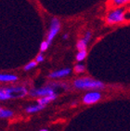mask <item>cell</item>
I'll return each instance as SVG.
<instances>
[{
  "label": "cell",
  "instance_id": "14",
  "mask_svg": "<svg viewBox=\"0 0 130 131\" xmlns=\"http://www.w3.org/2000/svg\"><path fill=\"white\" fill-rule=\"evenodd\" d=\"M86 57V50H81L77 53L76 55V61H84Z\"/></svg>",
  "mask_w": 130,
  "mask_h": 131
},
{
  "label": "cell",
  "instance_id": "20",
  "mask_svg": "<svg viewBox=\"0 0 130 131\" xmlns=\"http://www.w3.org/2000/svg\"><path fill=\"white\" fill-rule=\"evenodd\" d=\"M68 37H69V35H68V34H65V35H63V38H64V39H67Z\"/></svg>",
  "mask_w": 130,
  "mask_h": 131
},
{
  "label": "cell",
  "instance_id": "18",
  "mask_svg": "<svg viewBox=\"0 0 130 131\" xmlns=\"http://www.w3.org/2000/svg\"><path fill=\"white\" fill-rule=\"evenodd\" d=\"M35 61H37V62H42V61H44V56H43L42 53H40V54H38V55L36 56V59H35Z\"/></svg>",
  "mask_w": 130,
  "mask_h": 131
},
{
  "label": "cell",
  "instance_id": "16",
  "mask_svg": "<svg viewBox=\"0 0 130 131\" xmlns=\"http://www.w3.org/2000/svg\"><path fill=\"white\" fill-rule=\"evenodd\" d=\"M36 64H37V61H30V62L28 63L27 65L24 66V71H30L31 69L35 68V66H36Z\"/></svg>",
  "mask_w": 130,
  "mask_h": 131
},
{
  "label": "cell",
  "instance_id": "5",
  "mask_svg": "<svg viewBox=\"0 0 130 131\" xmlns=\"http://www.w3.org/2000/svg\"><path fill=\"white\" fill-rule=\"evenodd\" d=\"M60 20H58V19H56V18H53L52 20H51V23H50V28H49V32L48 34V37H47V41L49 44H51L54 37L60 32Z\"/></svg>",
  "mask_w": 130,
  "mask_h": 131
},
{
  "label": "cell",
  "instance_id": "13",
  "mask_svg": "<svg viewBox=\"0 0 130 131\" xmlns=\"http://www.w3.org/2000/svg\"><path fill=\"white\" fill-rule=\"evenodd\" d=\"M88 42H86V41L83 38V39H81V40L78 41V43L76 44V48H77V49L79 51L81 50H85V48H86V45H88Z\"/></svg>",
  "mask_w": 130,
  "mask_h": 131
},
{
  "label": "cell",
  "instance_id": "15",
  "mask_svg": "<svg viewBox=\"0 0 130 131\" xmlns=\"http://www.w3.org/2000/svg\"><path fill=\"white\" fill-rule=\"evenodd\" d=\"M85 70V65H83V64H76V65L74 66V72L75 73H83L84 71Z\"/></svg>",
  "mask_w": 130,
  "mask_h": 131
},
{
  "label": "cell",
  "instance_id": "17",
  "mask_svg": "<svg viewBox=\"0 0 130 131\" xmlns=\"http://www.w3.org/2000/svg\"><path fill=\"white\" fill-rule=\"evenodd\" d=\"M50 44L48 43V41L46 40V41H43L42 43H41L40 45V50L42 51V52H44V51H46L47 49L48 48V47H49Z\"/></svg>",
  "mask_w": 130,
  "mask_h": 131
},
{
  "label": "cell",
  "instance_id": "4",
  "mask_svg": "<svg viewBox=\"0 0 130 131\" xmlns=\"http://www.w3.org/2000/svg\"><path fill=\"white\" fill-rule=\"evenodd\" d=\"M59 86H60V84H52V85H49V86H44V88H37V89H32L29 92V94L32 97H39V98L48 96V95H53V94H56L55 88Z\"/></svg>",
  "mask_w": 130,
  "mask_h": 131
},
{
  "label": "cell",
  "instance_id": "6",
  "mask_svg": "<svg viewBox=\"0 0 130 131\" xmlns=\"http://www.w3.org/2000/svg\"><path fill=\"white\" fill-rule=\"evenodd\" d=\"M101 99V94L97 91L88 92L83 98V102L85 104H94Z\"/></svg>",
  "mask_w": 130,
  "mask_h": 131
},
{
  "label": "cell",
  "instance_id": "11",
  "mask_svg": "<svg viewBox=\"0 0 130 131\" xmlns=\"http://www.w3.org/2000/svg\"><path fill=\"white\" fill-rule=\"evenodd\" d=\"M130 3V0H110V5L114 8H121Z\"/></svg>",
  "mask_w": 130,
  "mask_h": 131
},
{
  "label": "cell",
  "instance_id": "19",
  "mask_svg": "<svg viewBox=\"0 0 130 131\" xmlns=\"http://www.w3.org/2000/svg\"><path fill=\"white\" fill-rule=\"evenodd\" d=\"M90 38H91V33H90V32H86L85 36H84V39H85L86 42H88V41L90 40Z\"/></svg>",
  "mask_w": 130,
  "mask_h": 131
},
{
  "label": "cell",
  "instance_id": "1",
  "mask_svg": "<svg viewBox=\"0 0 130 131\" xmlns=\"http://www.w3.org/2000/svg\"><path fill=\"white\" fill-rule=\"evenodd\" d=\"M27 89L23 86H11L5 88L0 90V100L7 101L9 99H19L23 98L27 95Z\"/></svg>",
  "mask_w": 130,
  "mask_h": 131
},
{
  "label": "cell",
  "instance_id": "12",
  "mask_svg": "<svg viewBox=\"0 0 130 131\" xmlns=\"http://www.w3.org/2000/svg\"><path fill=\"white\" fill-rule=\"evenodd\" d=\"M13 116V112L7 109H0V117L1 118H10Z\"/></svg>",
  "mask_w": 130,
  "mask_h": 131
},
{
  "label": "cell",
  "instance_id": "2",
  "mask_svg": "<svg viewBox=\"0 0 130 131\" xmlns=\"http://www.w3.org/2000/svg\"><path fill=\"white\" fill-rule=\"evenodd\" d=\"M73 86L77 89H100L104 88V84L95 79L85 77L73 81Z\"/></svg>",
  "mask_w": 130,
  "mask_h": 131
},
{
  "label": "cell",
  "instance_id": "7",
  "mask_svg": "<svg viewBox=\"0 0 130 131\" xmlns=\"http://www.w3.org/2000/svg\"><path fill=\"white\" fill-rule=\"evenodd\" d=\"M70 73H71V69L69 68L61 69V70L52 72L49 74V77L50 78H61V77H65L68 74H70Z\"/></svg>",
  "mask_w": 130,
  "mask_h": 131
},
{
  "label": "cell",
  "instance_id": "9",
  "mask_svg": "<svg viewBox=\"0 0 130 131\" xmlns=\"http://www.w3.org/2000/svg\"><path fill=\"white\" fill-rule=\"evenodd\" d=\"M45 108L44 105H41V104H36V105H32V106H28L27 108L25 109L26 113L28 114H35V113H37V112H40L41 110Z\"/></svg>",
  "mask_w": 130,
  "mask_h": 131
},
{
  "label": "cell",
  "instance_id": "8",
  "mask_svg": "<svg viewBox=\"0 0 130 131\" xmlns=\"http://www.w3.org/2000/svg\"><path fill=\"white\" fill-rule=\"evenodd\" d=\"M57 99V94H53V95H48V96L41 97L40 99L37 100V102L41 105L46 106L47 104H48L49 102H51L52 101H55Z\"/></svg>",
  "mask_w": 130,
  "mask_h": 131
},
{
  "label": "cell",
  "instance_id": "3",
  "mask_svg": "<svg viewBox=\"0 0 130 131\" xmlns=\"http://www.w3.org/2000/svg\"><path fill=\"white\" fill-rule=\"evenodd\" d=\"M126 17H125V11L122 8H114L111 10L107 14L106 20L109 24H116V23H121L125 21Z\"/></svg>",
  "mask_w": 130,
  "mask_h": 131
},
{
  "label": "cell",
  "instance_id": "21",
  "mask_svg": "<svg viewBox=\"0 0 130 131\" xmlns=\"http://www.w3.org/2000/svg\"><path fill=\"white\" fill-rule=\"evenodd\" d=\"M40 131H48L47 129H42V130H40Z\"/></svg>",
  "mask_w": 130,
  "mask_h": 131
},
{
  "label": "cell",
  "instance_id": "10",
  "mask_svg": "<svg viewBox=\"0 0 130 131\" xmlns=\"http://www.w3.org/2000/svg\"><path fill=\"white\" fill-rule=\"evenodd\" d=\"M18 77L14 74H8V73H1L0 74V81L1 82H15Z\"/></svg>",
  "mask_w": 130,
  "mask_h": 131
}]
</instances>
